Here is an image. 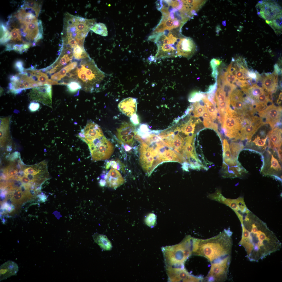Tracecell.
<instances>
[{"label":"cell","mask_w":282,"mask_h":282,"mask_svg":"<svg viewBox=\"0 0 282 282\" xmlns=\"http://www.w3.org/2000/svg\"><path fill=\"white\" fill-rule=\"evenodd\" d=\"M240 220L242 234L238 244L250 261L258 262L279 251L281 243L266 224L250 211Z\"/></svg>","instance_id":"6da1fadb"},{"label":"cell","mask_w":282,"mask_h":282,"mask_svg":"<svg viewBox=\"0 0 282 282\" xmlns=\"http://www.w3.org/2000/svg\"><path fill=\"white\" fill-rule=\"evenodd\" d=\"M232 234L229 229H225L218 235L209 239L194 238L192 254L203 256L211 263L231 256Z\"/></svg>","instance_id":"7a4b0ae2"},{"label":"cell","mask_w":282,"mask_h":282,"mask_svg":"<svg viewBox=\"0 0 282 282\" xmlns=\"http://www.w3.org/2000/svg\"><path fill=\"white\" fill-rule=\"evenodd\" d=\"M104 73L97 67L90 57L83 59L68 75L69 81L75 80L81 85L85 91L93 92L99 91L105 77Z\"/></svg>","instance_id":"3957f363"},{"label":"cell","mask_w":282,"mask_h":282,"mask_svg":"<svg viewBox=\"0 0 282 282\" xmlns=\"http://www.w3.org/2000/svg\"><path fill=\"white\" fill-rule=\"evenodd\" d=\"M91 27L89 19L67 13L64 18L62 39H73L78 44L82 43L84 42L85 37Z\"/></svg>","instance_id":"277c9868"},{"label":"cell","mask_w":282,"mask_h":282,"mask_svg":"<svg viewBox=\"0 0 282 282\" xmlns=\"http://www.w3.org/2000/svg\"><path fill=\"white\" fill-rule=\"evenodd\" d=\"M194 238L186 236L180 243L163 249L167 266L174 267L184 266L187 259L192 254Z\"/></svg>","instance_id":"5b68a950"},{"label":"cell","mask_w":282,"mask_h":282,"mask_svg":"<svg viewBox=\"0 0 282 282\" xmlns=\"http://www.w3.org/2000/svg\"><path fill=\"white\" fill-rule=\"evenodd\" d=\"M263 164L260 171L265 175L273 176L278 180L282 179V164L279 158L277 151H265L262 154Z\"/></svg>","instance_id":"8992f818"},{"label":"cell","mask_w":282,"mask_h":282,"mask_svg":"<svg viewBox=\"0 0 282 282\" xmlns=\"http://www.w3.org/2000/svg\"><path fill=\"white\" fill-rule=\"evenodd\" d=\"M88 145L93 161L107 159L114 151L113 144L104 136L95 139Z\"/></svg>","instance_id":"52a82bcc"},{"label":"cell","mask_w":282,"mask_h":282,"mask_svg":"<svg viewBox=\"0 0 282 282\" xmlns=\"http://www.w3.org/2000/svg\"><path fill=\"white\" fill-rule=\"evenodd\" d=\"M230 107L225 114L222 124L225 135L230 139L237 140L242 127L243 118Z\"/></svg>","instance_id":"ba28073f"},{"label":"cell","mask_w":282,"mask_h":282,"mask_svg":"<svg viewBox=\"0 0 282 282\" xmlns=\"http://www.w3.org/2000/svg\"><path fill=\"white\" fill-rule=\"evenodd\" d=\"M231 256L217 259L211 262L210 271L203 281L207 282H223L226 280Z\"/></svg>","instance_id":"9c48e42d"},{"label":"cell","mask_w":282,"mask_h":282,"mask_svg":"<svg viewBox=\"0 0 282 282\" xmlns=\"http://www.w3.org/2000/svg\"><path fill=\"white\" fill-rule=\"evenodd\" d=\"M9 88L10 91L18 93L23 90L43 85L40 82L36 81L31 76H29L27 73H20L11 76Z\"/></svg>","instance_id":"30bf717a"},{"label":"cell","mask_w":282,"mask_h":282,"mask_svg":"<svg viewBox=\"0 0 282 282\" xmlns=\"http://www.w3.org/2000/svg\"><path fill=\"white\" fill-rule=\"evenodd\" d=\"M140 161L143 169L150 175L159 164V162L150 146L142 142L140 148Z\"/></svg>","instance_id":"8fae6325"},{"label":"cell","mask_w":282,"mask_h":282,"mask_svg":"<svg viewBox=\"0 0 282 282\" xmlns=\"http://www.w3.org/2000/svg\"><path fill=\"white\" fill-rule=\"evenodd\" d=\"M256 8L257 14L266 21H269L282 14L281 7L272 1H260L256 5Z\"/></svg>","instance_id":"7c38bea8"},{"label":"cell","mask_w":282,"mask_h":282,"mask_svg":"<svg viewBox=\"0 0 282 282\" xmlns=\"http://www.w3.org/2000/svg\"><path fill=\"white\" fill-rule=\"evenodd\" d=\"M262 124L261 118L251 116L243 119L242 127L238 140H243L251 139L258 128Z\"/></svg>","instance_id":"4fadbf2b"},{"label":"cell","mask_w":282,"mask_h":282,"mask_svg":"<svg viewBox=\"0 0 282 282\" xmlns=\"http://www.w3.org/2000/svg\"><path fill=\"white\" fill-rule=\"evenodd\" d=\"M31 99L39 101L51 107L52 102V87L46 84L33 88L29 93Z\"/></svg>","instance_id":"5bb4252c"},{"label":"cell","mask_w":282,"mask_h":282,"mask_svg":"<svg viewBox=\"0 0 282 282\" xmlns=\"http://www.w3.org/2000/svg\"><path fill=\"white\" fill-rule=\"evenodd\" d=\"M259 114L261 120L264 119L265 122L269 124L273 128L281 120L282 108L280 106L272 104L260 111Z\"/></svg>","instance_id":"9a60e30c"},{"label":"cell","mask_w":282,"mask_h":282,"mask_svg":"<svg viewBox=\"0 0 282 282\" xmlns=\"http://www.w3.org/2000/svg\"><path fill=\"white\" fill-rule=\"evenodd\" d=\"M104 136L99 126L95 122L89 121L77 136L87 144L95 139Z\"/></svg>","instance_id":"2e32d148"},{"label":"cell","mask_w":282,"mask_h":282,"mask_svg":"<svg viewBox=\"0 0 282 282\" xmlns=\"http://www.w3.org/2000/svg\"><path fill=\"white\" fill-rule=\"evenodd\" d=\"M73 58V49L62 45L60 54L48 71L50 74L55 73L69 64Z\"/></svg>","instance_id":"e0dca14e"},{"label":"cell","mask_w":282,"mask_h":282,"mask_svg":"<svg viewBox=\"0 0 282 282\" xmlns=\"http://www.w3.org/2000/svg\"><path fill=\"white\" fill-rule=\"evenodd\" d=\"M176 55L190 58L195 54L197 46L192 39L190 37H181L176 45Z\"/></svg>","instance_id":"ac0fdd59"},{"label":"cell","mask_w":282,"mask_h":282,"mask_svg":"<svg viewBox=\"0 0 282 282\" xmlns=\"http://www.w3.org/2000/svg\"><path fill=\"white\" fill-rule=\"evenodd\" d=\"M117 131V137L119 140L129 145H133L137 133L132 125L127 122L123 123Z\"/></svg>","instance_id":"d6986e66"},{"label":"cell","mask_w":282,"mask_h":282,"mask_svg":"<svg viewBox=\"0 0 282 282\" xmlns=\"http://www.w3.org/2000/svg\"><path fill=\"white\" fill-rule=\"evenodd\" d=\"M222 172L224 177L234 178L239 177L243 173L248 172L238 161L236 163L231 165L223 163Z\"/></svg>","instance_id":"ffe728a7"},{"label":"cell","mask_w":282,"mask_h":282,"mask_svg":"<svg viewBox=\"0 0 282 282\" xmlns=\"http://www.w3.org/2000/svg\"><path fill=\"white\" fill-rule=\"evenodd\" d=\"M222 200L221 203L230 207L236 214L243 215L250 212L246 205L243 197H240L235 199H227L224 197Z\"/></svg>","instance_id":"44dd1931"},{"label":"cell","mask_w":282,"mask_h":282,"mask_svg":"<svg viewBox=\"0 0 282 282\" xmlns=\"http://www.w3.org/2000/svg\"><path fill=\"white\" fill-rule=\"evenodd\" d=\"M106 184L108 187L115 189L125 183V180L120 172L111 168L105 177Z\"/></svg>","instance_id":"7402d4cb"},{"label":"cell","mask_w":282,"mask_h":282,"mask_svg":"<svg viewBox=\"0 0 282 282\" xmlns=\"http://www.w3.org/2000/svg\"><path fill=\"white\" fill-rule=\"evenodd\" d=\"M137 103L136 98L128 97L121 101L118 106L119 110L126 116L131 117L136 114Z\"/></svg>","instance_id":"603a6c76"},{"label":"cell","mask_w":282,"mask_h":282,"mask_svg":"<svg viewBox=\"0 0 282 282\" xmlns=\"http://www.w3.org/2000/svg\"><path fill=\"white\" fill-rule=\"evenodd\" d=\"M18 269L17 264L13 261H8L4 263L0 267V281L16 275Z\"/></svg>","instance_id":"cb8c5ba5"},{"label":"cell","mask_w":282,"mask_h":282,"mask_svg":"<svg viewBox=\"0 0 282 282\" xmlns=\"http://www.w3.org/2000/svg\"><path fill=\"white\" fill-rule=\"evenodd\" d=\"M269 147L271 149L277 150L281 148L282 130L279 127L273 128L268 134Z\"/></svg>","instance_id":"d4e9b609"},{"label":"cell","mask_w":282,"mask_h":282,"mask_svg":"<svg viewBox=\"0 0 282 282\" xmlns=\"http://www.w3.org/2000/svg\"><path fill=\"white\" fill-rule=\"evenodd\" d=\"M158 50L155 57L163 58L175 57L176 55V48L175 46L167 44L157 45Z\"/></svg>","instance_id":"484cf974"},{"label":"cell","mask_w":282,"mask_h":282,"mask_svg":"<svg viewBox=\"0 0 282 282\" xmlns=\"http://www.w3.org/2000/svg\"><path fill=\"white\" fill-rule=\"evenodd\" d=\"M78 65V62L77 61L71 62L60 70L52 75L51 79L57 81L61 80L62 79L66 76L69 73L75 69Z\"/></svg>","instance_id":"4316f807"},{"label":"cell","mask_w":282,"mask_h":282,"mask_svg":"<svg viewBox=\"0 0 282 282\" xmlns=\"http://www.w3.org/2000/svg\"><path fill=\"white\" fill-rule=\"evenodd\" d=\"M27 73L30 74L32 77L37 78V81L43 85L48 84L50 85H60L57 81L49 79L47 74L40 71L37 70H27Z\"/></svg>","instance_id":"83f0119b"},{"label":"cell","mask_w":282,"mask_h":282,"mask_svg":"<svg viewBox=\"0 0 282 282\" xmlns=\"http://www.w3.org/2000/svg\"><path fill=\"white\" fill-rule=\"evenodd\" d=\"M276 74L273 73L267 74L263 79V87L268 92H272L275 90L277 85V78Z\"/></svg>","instance_id":"f1b7e54d"},{"label":"cell","mask_w":282,"mask_h":282,"mask_svg":"<svg viewBox=\"0 0 282 282\" xmlns=\"http://www.w3.org/2000/svg\"><path fill=\"white\" fill-rule=\"evenodd\" d=\"M92 236L95 242L102 249L104 250H111L112 247V245L106 236L95 233Z\"/></svg>","instance_id":"f546056e"},{"label":"cell","mask_w":282,"mask_h":282,"mask_svg":"<svg viewBox=\"0 0 282 282\" xmlns=\"http://www.w3.org/2000/svg\"><path fill=\"white\" fill-rule=\"evenodd\" d=\"M27 12L31 13L38 17L40 11L41 5L36 1H28L25 2L22 7Z\"/></svg>","instance_id":"4dcf8cb0"},{"label":"cell","mask_w":282,"mask_h":282,"mask_svg":"<svg viewBox=\"0 0 282 282\" xmlns=\"http://www.w3.org/2000/svg\"><path fill=\"white\" fill-rule=\"evenodd\" d=\"M282 14L277 15L269 21H266L273 30L277 34H280L282 32Z\"/></svg>","instance_id":"1f68e13d"},{"label":"cell","mask_w":282,"mask_h":282,"mask_svg":"<svg viewBox=\"0 0 282 282\" xmlns=\"http://www.w3.org/2000/svg\"><path fill=\"white\" fill-rule=\"evenodd\" d=\"M223 163L228 164L233 163L234 161L232 158L229 144L227 140L224 139L223 140Z\"/></svg>","instance_id":"d6a6232c"},{"label":"cell","mask_w":282,"mask_h":282,"mask_svg":"<svg viewBox=\"0 0 282 282\" xmlns=\"http://www.w3.org/2000/svg\"><path fill=\"white\" fill-rule=\"evenodd\" d=\"M243 89V91L247 94L248 97L253 99L255 102L257 97L264 92L263 88L258 86L256 84L249 87L248 89Z\"/></svg>","instance_id":"836d02e7"},{"label":"cell","mask_w":282,"mask_h":282,"mask_svg":"<svg viewBox=\"0 0 282 282\" xmlns=\"http://www.w3.org/2000/svg\"><path fill=\"white\" fill-rule=\"evenodd\" d=\"M203 119V124L204 126L207 128H210L214 130L220 136V135L218 131L217 125L213 122V120L209 115L208 111L206 106L202 116Z\"/></svg>","instance_id":"e575fe53"},{"label":"cell","mask_w":282,"mask_h":282,"mask_svg":"<svg viewBox=\"0 0 282 282\" xmlns=\"http://www.w3.org/2000/svg\"><path fill=\"white\" fill-rule=\"evenodd\" d=\"M267 137L265 139H261L258 136H257L252 142L255 146L253 149L258 152L261 154L263 153L266 148V143Z\"/></svg>","instance_id":"d590c367"},{"label":"cell","mask_w":282,"mask_h":282,"mask_svg":"<svg viewBox=\"0 0 282 282\" xmlns=\"http://www.w3.org/2000/svg\"><path fill=\"white\" fill-rule=\"evenodd\" d=\"M229 146L232 159L238 161L239 155L244 148L243 144L242 143L233 142Z\"/></svg>","instance_id":"8d00e7d4"},{"label":"cell","mask_w":282,"mask_h":282,"mask_svg":"<svg viewBox=\"0 0 282 282\" xmlns=\"http://www.w3.org/2000/svg\"><path fill=\"white\" fill-rule=\"evenodd\" d=\"M202 99L205 104L209 115L213 120H215L218 116V111L215 105L210 102L206 96H204Z\"/></svg>","instance_id":"74e56055"},{"label":"cell","mask_w":282,"mask_h":282,"mask_svg":"<svg viewBox=\"0 0 282 282\" xmlns=\"http://www.w3.org/2000/svg\"><path fill=\"white\" fill-rule=\"evenodd\" d=\"M73 56L75 60H79L89 57V56L85 50L84 46L78 45L73 49Z\"/></svg>","instance_id":"f35d334b"},{"label":"cell","mask_w":282,"mask_h":282,"mask_svg":"<svg viewBox=\"0 0 282 282\" xmlns=\"http://www.w3.org/2000/svg\"><path fill=\"white\" fill-rule=\"evenodd\" d=\"M199 120H198L194 124H193V120L191 119L187 123L183 124L181 125V131L182 132L187 136L193 135L196 125V123H197Z\"/></svg>","instance_id":"ab89813d"},{"label":"cell","mask_w":282,"mask_h":282,"mask_svg":"<svg viewBox=\"0 0 282 282\" xmlns=\"http://www.w3.org/2000/svg\"><path fill=\"white\" fill-rule=\"evenodd\" d=\"M90 30L95 33L102 36H105L108 35L107 27L102 23L99 22L95 24Z\"/></svg>","instance_id":"60d3db41"},{"label":"cell","mask_w":282,"mask_h":282,"mask_svg":"<svg viewBox=\"0 0 282 282\" xmlns=\"http://www.w3.org/2000/svg\"><path fill=\"white\" fill-rule=\"evenodd\" d=\"M206 106L205 104H201L200 102L197 101L193 104V116L197 118L202 116Z\"/></svg>","instance_id":"b9f144b4"},{"label":"cell","mask_w":282,"mask_h":282,"mask_svg":"<svg viewBox=\"0 0 282 282\" xmlns=\"http://www.w3.org/2000/svg\"><path fill=\"white\" fill-rule=\"evenodd\" d=\"M0 42L2 44L7 43L10 39L9 31L6 26L2 23L1 24Z\"/></svg>","instance_id":"7bdbcfd3"},{"label":"cell","mask_w":282,"mask_h":282,"mask_svg":"<svg viewBox=\"0 0 282 282\" xmlns=\"http://www.w3.org/2000/svg\"><path fill=\"white\" fill-rule=\"evenodd\" d=\"M151 131L149 129L148 126L145 124H141L138 128L136 133L138 135L143 139L147 138L151 133Z\"/></svg>","instance_id":"ee69618b"},{"label":"cell","mask_w":282,"mask_h":282,"mask_svg":"<svg viewBox=\"0 0 282 282\" xmlns=\"http://www.w3.org/2000/svg\"><path fill=\"white\" fill-rule=\"evenodd\" d=\"M215 98L216 103L220 102L230 100L221 88L218 87L215 95Z\"/></svg>","instance_id":"f6af8a7d"},{"label":"cell","mask_w":282,"mask_h":282,"mask_svg":"<svg viewBox=\"0 0 282 282\" xmlns=\"http://www.w3.org/2000/svg\"><path fill=\"white\" fill-rule=\"evenodd\" d=\"M69 91L70 92L74 93L81 89L80 84L78 81L75 80H71L67 83L66 85Z\"/></svg>","instance_id":"bcb514c9"},{"label":"cell","mask_w":282,"mask_h":282,"mask_svg":"<svg viewBox=\"0 0 282 282\" xmlns=\"http://www.w3.org/2000/svg\"><path fill=\"white\" fill-rule=\"evenodd\" d=\"M25 197L26 196L20 189H18L13 193L12 197V200L15 203H20L23 201Z\"/></svg>","instance_id":"7dc6e473"},{"label":"cell","mask_w":282,"mask_h":282,"mask_svg":"<svg viewBox=\"0 0 282 282\" xmlns=\"http://www.w3.org/2000/svg\"><path fill=\"white\" fill-rule=\"evenodd\" d=\"M31 45L33 44L31 43L14 44L12 46V50H14L16 51L21 53L28 49Z\"/></svg>","instance_id":"c3c4849f"},{"label":"cell","mask_w":282,"mask_h":282,"mask_svg":"<svg viewBox=\"0 0 282 282\" xmlns=\"http://www.w3.org/2000/svg\"><path fill=\"white\" fill-rule=\"evenodd\" d=\"M10 39L14 42H22L19 30L16 28L13 29L10 33Z\"/></svg>","instance_id":"681fc988"},{"label":"cell","mask_w":282,"mask_h":282,"mask_svg":"<svg viewBox=\"0 0 282 282\" xmlns=\"http://www.w3.org/2000/svg\"><path fill=\"white\" fill-rule=\"evenodd\" d=\"M145 222L146 224L148 226L152 227L155 225L156 222V218L155 214L151 213L149 214L146 218Z\"/></svg>","instance_id":"f907efd6"},{"label":"cell","mask_w":282,"mask_h":282,"mask_svg":"<svg viewBox=\"0 0 282 282\" xmlns=\"http://www.w3.org/2000/svg\"><path fill=\"white\" fill-rule=\"evenodd\" d=\"M224 76L226 82L230 84H233L235 82L236 78L232 74L227 71L225 73Z\"/></svg>","instance_id":"816d5d0a"},{"label":"cell","mask_w":282,"mask_h":282,"mask_svg":"<svg viewBox=\"0 0 282 282\" xmlns=\"http://www.w3.org/2000/svg\"><path fill=\"white\" fill-rule=\"evenodd\" d=\"M23 63L20 60L16 61L15 65L16 68L20 73L24 72V68L23 67Z\"/></svg>","instance_id":"f5cc1de1"},{"label":"cell","mask_w":282,"mask_h":282,"mask_svg":"<svg viewBox=\"0 0 282 282\" xmlns=\"http://www.w3.org/2000/svg\"><path fill=\"white\" fill-rule=\"evenodd\" d=\"M221 63V61L220 60L214 58L212 59L210 63L213 70H216L217 67L220 65Z\"/></svg>","instance_id":"db71d44e"},{"label":"cell","mask_w":282,"mask_h":282,"mask_svg":"<svg viewBox=\"0 0 282 282\" xmlns=\"http://www.w3.org/2000/svg\"><path fill=\"white\" fill-rule=\"evenodd\" d=\"M130 117V121L133 125L136 126L139 124V119L138 115L136 114H133Z\"/></svg>","instance_id":"11a10c76"},{"label":"cell","mask_w":282,"mask_h":282,"mask_svg":"<svg viewBox=\"0 0 282 282\" xmlns=\"http://www.w3.org/2000/svg\"><path fill=\"white\" fill-rule=\"evenodd\" d=\"M258 73L254 72L253 71H248L247 75L248 78L250 79H256L258 80L259 76L257 74Z\"/></svg>","instance_id":"9f6ffc18"},{"label":"cell","mask_w":282,"mask_h":282,"mask_svg":"<svg viewBox=\"0 0 282 282\" xmlns=\"http://www.w3.org/2000/svg\"><path fill=\"white\" fill-rule=\"evenodd\" d=\"M35 169L36 168L35 167L34 168V167H27L24 169V173L26 176L28 174H31L33 175L35 171L38 169L35 170Z\"/></svg>","instance_id":"6f0895ef"},{"label":"cell","mask_w":282,"mask_h":282,"mask_svg":"<svg viewBox=\"0 0 282 282\" xmlns=\"http://www.w3.org/2000/svg\"><path fill=\"white\" fill-rule=\"evenodd\" d=\"M17 172L16 169H11L9 171L5 170V172L7 177L9 178H11L16 175Z\"/></svg>","instance_id":"680465c9"},{"label":"cell","mask_w":282,"mask_h":282,"mask_svg":"<svg viewBox=\"0 0 282 282\" xmlns=\"http://www.w3.org/2000/svg\"><path fill=\"white\" fill-rule=\"evenodd\" d=\"M39 105L38 103L32 102L31 103L29 106L30 109L32 111H34L37 110L39 108Z\"/></svg>","instance_id":"91938a15"},{"label":"cell","mask_w":282,"mask_h":282,"mask_svg":"<svg viewBox=\"0 0 282 282\" xmlns=\"http://www.w3.org/2000/svg\"><path fill=\"white\" fill-rule=\"evenodd\" d=\"M274 72L276 75L281 74V71L279 68L278 65L277 64H275L274 65Z\"/></svg>","instance_id":"94428289"},{"label":"cell","mask_w":282,"mask_h":282,"mask_svg":"<svg viewBox=\"0 0 282 282\" xmlns=\"http://www.w3.org/2000/svg\"><path fill=\"white\" fill-rule=\"evenodd\" d=\"M21 182L25 184H28L30 181V180L28 177L26 176H24L21 178Z\"/></svg>","instance_id":"6125c7cd"},{"label":"cell","mask_w":282,"mask_h":282,"mask_svg":"<svg viewBox=\"0 0 282 282\" xmlns=\"http://www.w3.org/2000/svg\"><path fill=\"white\" fill-rule=\"evenodd\" d=\"M18 156V152H16L13 153L10 157V160L12 161L17 158Z\"/></svg>","instance_id":"be15d7a7"},{"label":"cell","mask_w":282,"mask_h":282,"mask_svg":"<svg viewBox=\"0 0 282 282\" xmlns=\"http://www.w3.org/2000/svg\"><path fill=\"white\" fill-rule=\"evenodd\" d=\"M26 176L28 177L30 181H32L34 180V175L30 174H28Z\"/></svg>","instance_id":"e7e4bbea"},{"label":"cell","mask_w":282,"mask_h":282,"mask_svg":"<svg viewBox=\"0 0 282 282\" xmlns=\"http://www.w3.org/2000/svg\"><path fill=\"white\" fill-rule=\"evenodd\" d=\"M99 184L101 186H104L106 184L105 181L103 180H101L100 181Z\"/></svg>","instance_id":"03108f58"}]
</instances>
